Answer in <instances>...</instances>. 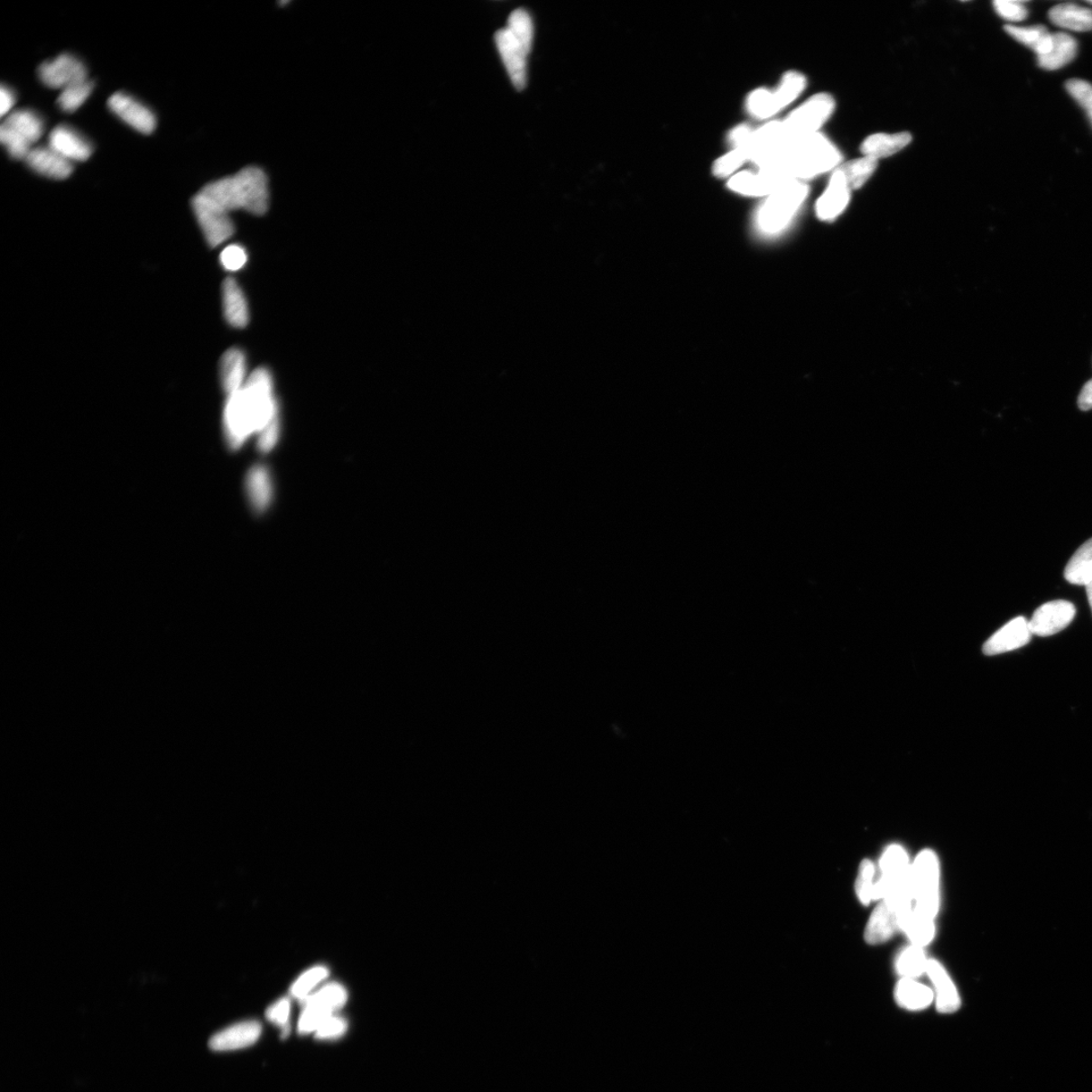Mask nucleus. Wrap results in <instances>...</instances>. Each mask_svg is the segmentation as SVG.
I'll list each match as a JSON object with an SVG mask.
<instances>
[{
	"instance_id": "28",
	"label": "nucleus",
	"mask_w": 1092,
	"mask_h": 1092,
	"mask_svg": "<svg viewBox=\"0 0 1092 1092\" xmlns=\"http://www.w3.org/2000/svg\"><path fill=\"white\" fill-rule=\"evenodd\" d=\"M1077 52V41L1067 33L1057 32L1053 35L1052 46L1049 52L1038 57V62L1041 69L1057 70L1070 63Z\"/></svg>"
},
{
	"instance_id": "17",
	"label": "nucleus",
	"mask_w": 1092,
	"mask_h": 1092,
	"mask_svg": "<svg viewBox=\"0 0 1092 1092\" xmlns=\"http://www.w3.org/2000/svg\"><path fill=\"white\" fill-rule=\"evenodd\" d=\"M49 146L67 161L86 162L92 154L90 142L69 125H57L49 136Z\"/></svg>"
},
{
	"instance_id": "2",
	"label": "nucleus",
	"mask_w": 1092,
	"mask_h": 1092,
	"mask_svg": "<svg viewBox=\"0 0 1092 1092\" xmlns=\"http://www.w3.org/2000/svg\"><path fill=\"white\" fill-rule=\"evenodd\" d=\"M841 159V153L833 143L818 133L791 143L754 166L758 171H770L787 181H803L835 171Z\"/></svg>"
},
{
	"instance_id": "49",
	"label": "nucleus",
	"mask_w": 1092,
	"mask_h": 1092,
	"mask_svg": "<svg viewBox=\"0 0 1092 1092\" xmlns=\"http://www.w3.org/2000/svg\"><path fill=\"white\" fill-rule=\"evenodd\" d=\"M753 131L754 130L747 125H737L736 128L729 133L728 141L730 144L734 146V148L739 147L743 145L747 139H749Z\"/></svg>"
},
{
	"instance_id": "31",
	"label": "nucleus",
	"mask_w": 1092,
	"mask_h": 1092,
	"mask_svg": "<svg viewBox=\"0 0 1092 1092\" xmlns=\"http://www.w3.org/2000/svg\"><path fill=\"white\" fill-rule=\"evenodd\" d=\"M246 486L252 506L258 512L264 511L271 503L273 495L271 477L267 469L262 466L252 468L247 477Z\"/></svg>"
},
{
	"instance_id": "46",
	"label": "nucleus",
	"mask_w": 1092,
	"mask_h": 1092,
	"mask_svg": "<svg viewBox=\"0 0 1092 1092\" xmlns=\"http://www.w3.org/2000/svg\"><path fill=\"white\" fill-rule=\"evenodd\" d=\"M291 1013V1003L288 998H282L273 1004L266 1012L267 1019L282 1029L288 1028Z\"/></svg>"
},
{
	"instance_id": "9",
	"label": "nucleus",
	"mask_w": 1092,
	"mask_h": 1092,
	"mask_svg": "<svg viewBox=\"0 0 1092 1092\" xmlns=\"http://www.w3.org/2000/svg\"><path fill=\"white\" fill-rule=\"evenodd\" d=\"M39 77L46 87L61 90L88 79L87 67L79 58L70 54H62L54 60L42 64Z\"/></svg>"
},
{
	"instance_id": "36",
	"label": "nucleus",
	"mask_w": 1092,
	"mask_h": 1092,
	"mask_svg": "<svg viewBox=\"0 0 1092 1092\" xmlns=\"http://www.w3.org/2000/svg\"><path fill=\"white\" fill-rule=\"evenodd\" d=\"M95 84L90 80H84L73 84L69 88L61 90L60 96L58 98V106L66 113H73L87 102L88 98L94 90Z\"/></svg>"
},
{
	"instance_id": "15",
	"label": "nucleus",
	"mask_w": 1092,
	"mask_h": 1092,
	"mask_svg": "<svg viewBox=\"0 0 1092 1092\" xmlns=\"http://www.w3.org/2000/svg\"><path fill=\"white\" fill-rule=\"evenodd\" d=\"M852 190L841 171L836 168L831 174L827 190L817 201L816 212L822 221L835 220L841 215L851 199Z\"/></svg>"
},
{
	"instance_id": "25",
	"label": "nucleus",
	"mask_w": 1092,
	"mask_h": 1092,
	"mask_svg": "<svg viewBox=\"0 0 1092 1092\" xmlns=\"http://www.w3.org/2000/svg\"><path fill=\"white\" fill-rule=\"evenodd\" d=\"M223 310L227 322L234 328H245L249 322V310L245 292L236 281L229 277L223 283Z\"/></svg>"
},
{
	"instance_id": "10",
	"label": "nucleus",
	"mask_w": 1092,
	"mask_h": 1092,
	"mask_svg": "<svg viewBox=\"0 0 1092 1092\" xmlns=\"http://www.w3.org/2000/svg\"><path fill=\"white\" fill-rule=\"evenodd\" d=\"M1074 605L1069 601L1048 602L1036 610L1029 621L1032 634L1051 636L1062 632L1075 617Z\"/></svg>"
},
{
	"instance_id": "29",
	"label": "nucleus",
	"mask_w": 1092,
	"mask_h": 1092,
	"mask_svg": "<svg viewBox=\"0 0 1092 1092\" xmlns=\"http://www.w3.org/2000/svg\"><path fill=\"white\" fill-rule=\"evenodd\" d=\"M929 960L925 948L911 944L896 956L894 968L901 978L918 980L925 974L927 976Z\"/></svg>"
},
{
	"instance_id": "47",
	"label": "nucleus",
	"mask_w": 1092,
	"mask_h": 1092,
	"mask_svg": "<svg viewBox=\"0 0 1092 1092\" xmlns=\"http://www.w3.org/2000/svg\"><path fill=\"white\" fill-rule=\"evenodd\" d=\"M258 440L259 449L264 452H268L273 449L280 435V419H276L272 424L268 425L263 432H260Z\"/></svg>"
},
{
	"instance_id": "7",
	"label": "nucleus",
	"mask_w": 1092,
	"mask_h": 1092,
	"mask_svg": "<svg viewBox=\"0 0 1092 1092\" xmlns=\"http://www.w3.org/2000/svg\"><path fill=\"white\" fill-rule=\"evenodd\" d=\"M805 87L806 79L802 73L787 72L774 91L760 88L751 92L745 103L747 112L755 119H770L792 104L802 94Z\"/></svg>"
},
{
	"instance_id": "45",
	"label": "nucleus",
	"mask_w": 1092,
	"mask_h": 1092,
	"mask_svg": "<svg viewBox=\"0 0 1092 1092\" xmlns=\"http://www.w3.org/2000/svg\"><path fill=\"white\" fill-rule=\"evenodd\" d=\"M347 1031V1021L334 1014L329 1019H327L315 1032L316 1038L319 1040H330L340 1038L346 1034Z\"/></svg>"
},
{
	"instance_id": "30",
	"label": "nucleus",
	"mask_w": 1092,
	"mask_h": 1092,
	"mask_svg": "<svg viewBox=\"0 0 1092 1092\" xmlns=\"http://www.w3.org/2000/svg\"><path fill=\"white\" fill-rule=\"evenodd\" d=\"M4 123L27 139L32 145L40 140L45 130L43 119L31 109L14 111L5 117Z\"/></svg>"
},
{
	"instance_id": "8",
	"label": "nucleus",
	"mask_w": 1092,
	"mask_h": 1092,
	"mask_svg": "<svg viewBox=\"0 0 1092 1092\" xmlns=\"http://www.w3.org/2000/svg\"><path fill=\"white\" fill-rule=\"evenodd\" d=\"M191 205L209 246L217 247L233 236L235 227L230 215L217 207L203 193L199 192L192 199Z\"/></svg>"
},
{
	"instance_id": "34",
	"label": "nucleus",
	"mask_w": 1092,
	"mask_h": 1092,
	"mask_svg": "<svg viewBox=\"0 0 1092 1092\" xmlns=\"http://www.w3.org/2000/svg\"><path fill=\"white\" fill-rule=\"evenodd\" d=\"M347 991L339 983H329L310 995L304 1001V1005L315 1006L318 1009L334 1013L347 1002Z\"/></svg>"
},
{
	"instance_id": "26",
	"label": "nucleus",
	"mask_w": 1092,
	"mask_h": 1092,
	"mask_svg": "<svg viewBox=\"0 0 1092 1092\" xmlns=\"http://www.w3.org/2000/svg\"><path fill=\"white\" fill-rule=\"evenodd\" d=\"M220 377L224 391L228 396L240 391L246 383V356L238 348H231L222 356Z\"/></svg>"
},
{
	"instance_id": "1",
	"label": "nucleus",
	"mask_w": 1092,
	"mask_h": 1092,
	"mask_svg": "<svg viewBox=\"0 0 1092 1092\" xmlns=\"http://www.w3.org/2000/svg\"><path fill=\"white\" fill-rule=\"evenodd\" d=\"M279 419V406L273 396V376L266 368H257L243 388L228 396L224 411V426L229 445L238 449L252 434L263 432Z\"/></svg>"
},
{
	"instance_id": "42",
	"label": "nucleus",
	"mask_w": 1092,
	"mask_h": 1092,
	"mask_svg": "<svg viewBox=\"0 0 1092 1092\" xmlns=\"http://www.w3.org/2000/svg\"><path fill=\"white\" fill-rule=\"evenodd\" d=\"M1066 89L1089 115L1092 114V84L1081 79H1071L1066 83Z\"/></svg>"
},
{
	"instance_id": "38",
	"label": "nucleus",
	"mask_w": 1092,
	"mask_h": 1092,
	"mask_svg": "<svg viewBox=\"0 0 1092 1092\" xmlns=\"http://www.w3.org/2000/svg\"><path fill=\"white\" fill-rule=\"evenodd\" d=\"M876 866L870 859H864L856 880L855 892L859 902L868 906L873 902V887L876 881Z\"/></svg>"
},
{
	"instance_id": "41",
	"label": "nucleus",
	"mask_w": 1092,
	"mask_h": 1092,
	"mask_svg": "<svg viewBox=\"0 0 1092 1092\" xmlns=\"http://www.w3.org/2000/svg\"><path fill=\"white\" fill-rule=\"evenodd\" d=\"M332 1015L334 1013L318 1009V1007L304 1005V1012L301 1015L298 1026L300 1034L305 1035L316 1032Z\"/></svg>"
},
{
	"instance_id": "40",
	"label": "nucleus",
	"mask_w": 1092,
	"mask_h": 1092,
	"mask_svg": "<svg viewBox=\"0 0 1092 1092\" xmlns=\"http://www.w3.org/2000/svg\"><path fill=\"white\" fill-rule=\"evenodd\" d=\"M0 140L7 153L14 159H23L24 161L33 148L27 139L22 137L5 123L0 127Z\"/></svg>"
},
{
	"instance_id": "35",
	"label": "nucleus",
	"mask_w": 1092,
	"mask_h": 1092,
	"mask_svg": "<svg viewBox=\"0 0 1092 1092\" xmlns=\"http://www.w3.org/2000/svg\"><path fill=\"white\" fill-rule=\"evenodd\" d=\"M878 162L868 156L854 159L841 166H838V170L841 171L844 178L852 190L861 189L866 183L874 172L876 171Z\"/></svg>"
},
{
	"instance_id": "13",
	"label": "nucleus",
	"mask_w": 1092,
	"mask_h": 1092,
	"mask_svg": "<svg viewBox=\"0 0 1092 1092\" xmlns=\"http://www.w3.org/2000/svg\"><path fill=\"white\" fill-rule=\"evenodd\" d=\"M927 976L930 979L932 991L935 994L937 1010L942 1013H953L960 1009L961 998L950 974L943 964L936 959H930Z\"/></svg>"
},
{
	"instance_id": "23",
	"label": "nucleus",
	"mask_w": 1092,
	"mask_h": 1092,
	"mask_svg": "<svg viewBox=\"0 0 1092 1092\" xmlns=\"http://www.w3.org/2000/svg\"><path fill=\"white\" fill-rule=\"evenodd\" d=\"M894 998L902 1009L919 1012L928 1009L935 1002V994L932 988L917 979L901 978L894 989Z\"/></svg>"
},
{
	"instance_id": "6",
	"label": "nucleus",
	"mask_w": 1092,
	"mask_h": 1092,
	"mask_svg": "<svg viewBox=\"0 0 1092 1092\" xmlns=\"http://www.w3.org/2000/svg\"><path fill=\"white\" fill-rule=\"evenodd\" d=\"M836 108L835 98L821 92L806 100L781 122V149L791 143L818 134ZM778 150V151H779ZM777 151V153H778Z\"/></svg>"
},
{
	"instance_id": "16",
	"label": "nucleus",
	"mask_w": 1092,
	"mask_h": 1092,
	"mask_svg": "<svg viewBox=\"0 0 1092 1092\" xmlns=\"http://www.w3.org/2000/svg\"><path fill=\"white\" fill-rule=\"evenodd\" d=\"M912 863L909 853L902 846L893 844L885 848L880 856V876L877 879L884 885L886 893L893 886L911 879Z\"/></svg>"
},
{
	"instance_id": "19",
	"label": "nucleus",
	"mask_w": 1092,
	"mask_h": 1092,
	"mask_svg": "<svg viewBox=\"0 0 1092 1092\" xmlns=\"http://www.w3.org/2000/svg\"><path fill=\"white\" fill-rule=\"evenodd\" d=\"M789 181L780 176L764 171H742L732 176L727 187L739 195L749 197H768L783 184Z\"/></svg>"
},
{
	"instance_id": "50",
	"label": "nucleus",
	"mask_w": 1092,
	"mask_h": 1092,
	"mask_svg": "<svg viewBox=\"0 0 1092 1092\" xmlns=\"http://www.w3.org/2000/svg\"><path fill=\"white\" fill-rule=\"evenodd\" d=\"M1078 407L1085 412L1092 409V379L1083 385L1078 397Z\"/></svg>"
},
{
	"instance_id": "53",
	"label": "nucleus",
	"mask_w": 1092,
	"mask_h": 1092,
	"mask_svg": "<svg viewBox=\"0 0 1092 1092\" xmlns=\"http://www.w3.org/2000/svg\"><path fill=\"white\" fill-rule=\"evenodd\" d=\"M1090 116H1091V117H1092V114H1090Z\"/></svg>"
},
{
	"instance_id": "51",
	"label": "nucleus",
	"mask_w": 1092,
	"mask_h": 1092,
	"mask_svg": "<svg viewBox=\"0 0 1092 1092\" xmlns=\"http://www.w3.org/2000/svg\"><path fill=\"white\" fill-rule=\"evenodd\" d=\"M1086 587H1087L1088 602H1089V605H1090V607L1092 610V581Z\"/></svg>"
},
{
	"instance_id": "32",
	"label": "nucleus",
	"mask_w": 1092,
	"mask_h": 1092,
	"mask_svg": "<svg viewBox=\"0 0 1092 1092\" xmlns=\"http://www.w3.org/2000/svg\"><path fill=\"white\" fill-rule=\"evenodd\" d=\"M1065 578L1071 584L1087 586L1092 581V539L1075 551L1067 564Z\"/></svg>"
},
{
	"instance_id": "27",
	"label": "nucleus",
	"mask_w": 1092,
	"mask_h": 1092,
	"mask_svg": "<svg viewBox=\"0 0 1092 1092\" xmlns=\"http://www.w3.org/2000/svg\"><path fill=\"white\" fill-rule=\"evenodd\" d=\"M1049 18L1058 27L1077 32L1092 30V11L1073 4L1056 5L1049 13Z\"/></svg>"
},
{
	"instance_id": "14",
	"label": "nucleus",
	"mask_w": 1092,
	"mask_h": 1092,
	"mask_svg": "<svg viewBox=\"0 0 1092 1092\" xmlns=\"http://www.w3.org/2000/svg\"><path fill=\"white\" fill-rule=\"evenodd\" d=\"M1031 636L1029 621L1024 617H1016L987 640L983 645V652L996 655L1018 650L1030 642Z\"/></svg>"
},
{
	"instance_id": "5",
	"label": "nucleus",
	"mask_w": 1092,
	"mask_h": 1092,
	"mask_svg": "<svg viewBox=\"0 0 1092 1092\" xmlns=\"http://www.w3.org/2000/svg\"><path fill=\"white\" fill-rule=\"evenodd\" d=\"M914 911L936 920L940 907V864L931 848H925L912 863Z\"/></svg>"
},
{
	"instance_id": "21",
	"label": "nucleus",
	"mask_w": 1092,
	"mask_h": 1092,
	"mask_svg": "<svg viewBox=\"0 0 1092 1092\" xmlns=\"http://www.w3.org/2000/svg\"><path fill=\"white\" fill-rule=\"evenodd\" d=\"M912 136L909 132L878 133L865 139L860 150L863 156H868L879 162L880 159L893 156L911 144Z\"/></svg>"
},
{
	"instance_id": "22",
	"label": "nucleus",
	"mask_w": 1092,
	"mask_h": 1092,
	"mask_svg": "<svg viewBox=\"0 0 1092 1092\" xmlns=\"http://www.w3.org/2000/svg\"><path fill=\"white\" fill-rule=\"evenodd\" d=\"M897 930L896 914L881 901L870 915L864 939L868 945L878 946L892 939Z\"/></svg>"
},
{
	"instance_id": "11",
	"label": "nucleus",
	"mask_w": 1092,
	"mask_h": 1092,
	"mask_svg": "<svg viewBox=\"0 0 1092 1092\" xmlns=\"http://www.w3.org/2000/svg\"><path fill=\"white\" fill-rule=\"evenodd\" d=\"M107 105L113 114L134 130L145 134V135H149L155 130L157 123L155 115L135 97L125 94V92H116L109 97Z\"/></svg>"
},
{
	"instance_id": "20",
	"label": "nucleus",
	"mask_w": 1092,
	"mask_h": 1092,
	"mask_svg": "<svg viewBox=\"0 0 1092 1092\" xmlns=\"http://www.w3.org/2000/svg\"><path fill=\"white\" fill-rule=\"evenodd\" d=\"M33 171L48 179L65 180L73 171V164L48 146L33 147L24 159Z\"/></svg>"
},
{
	"instance_id": "48",
	"label": "nucleus",
	"mask_w": 1092,
	"mask_h": 1092,
	"mask_svg": "<svg viewBox=\"0 0 1092 1092\" xmlns=\"http://www.w3.org/2000/svg\"><path fill=\"white\" fill-rule=\"evenodd\" d=\"M14 104V92L10 88L3 86L2 89H0V114H2L3 116H7L13 113L12 111Z\"/></svg>"
},
{
	"instance_id": "43",
	"label": "nucleus",
	"mask_w": 1092,
	"mask_h": 1092,
	"mask_svg": "<svg viewBox=\"0 0 1092 1092\" xmlns=\"http://www.w3.org/2000/svg\"><path fill=\"white\" fill-rule=\"evenodd\" d=\"M995 12L1003 19L1010 22H1021L1027 18L1028 11L1021 2L1013 0H996L994 3Z\"/></svg>"
},
{
	"instance_id": "24",
	"label": "nucleus",
	"mask_w": 1092,
	"mask_h": 1092,
	"mask_svg": "<svg viewBox=\"0 0 1092 1092\" xmlns=\"http://www.w3.org/2000/svg\"><path fill=\"white\" fill-rule=\"evenodd\" d=\"M896 918L898 930L903 932L912 945L926 948L935 939L936 920L915 912L914 907Z\"/></svg>"
},
{
	"instance_id": "33",
	"label": "nucleus",
	"mask_w": 1092,
	"mask_h": 1092,
	"mask_svg": "<svg viewBox=\"0 0 1092 1092\" xmlns=\"http://www.w3.org/2000/svg\"><path fill=\"white\" fill-rule=\"evenodd\" d=\"M1004 30L1020 43L1034 50L1038 57L1047 54L1052 46L1053 35L1043 26L1031 28L1006 26Z\"/></svg>"
},
{
	"instance_id": "37",
	"label": "nucleus",
	"mask_w": 1092,
	"mask_h": 1092,
	"mask_svg": "<svg viewBox=\"0 0 1092 1092\" xmlns=\"http://www.w3.org/2000/svg\"><path fill=\"white\" fill-rule=\"evenodd\" d=\"M329 976V971L324 966H315V967L302 973L301 976L293 983L291 993L293 997L305 1001L307 997L312 995V991Z\"/></svg>"
},
{
	"instance_id": "39",
	"label": "nucleus",
	"mask_w": 1092,
	"mask_h": 1092,
	"mask_svg": "<svg viewBox=\"0 0 1092 1092\" xmlns=\"http://www.w3.org/2000/svg\"><path fill=\"white\" fill-rule=\"evenodd\" d=\"M507 29L521 44L531 51L533 41V24L531 15L525 10L518 8L510 14Z\"/></svg>"
},
{
	"instance_id": "3",
	"label": "nucleus",
	"mask_w": 1092,
	"mask_h": 1092,
	"mask_svg": "<svg viewBox=\"0 0 1092 1092\" xmlns=\"http://www.w3.org/2000/svg\"><path fill=\"white\" fill-rule=\"evenodd\" d=\"M199 192L224 212L230 215L237 209L263 216L270 206V190L265 172L249 166L238 173L213 181Z\"/></svg>"
},
{
	"instance_id": "4",
	"label": "nucleus",
	"mask_w": 1092,
	"mask_h": 1092,
	"mask_svg": "<svg viewBox=\"0 0 1092 1092\" xmlns=\"http://www.w3.org/2000/svg\"><path fill=\"white\" fill-rule=\"evenodd\" d=\"M809 196L803 181L792 180L769 195L755 215V228L764 236H774L792 221Z\"/></svg>"
},
{
	"instance_id": "52",
	"label": "nucleus",
	"mask_w": 1092,
	"mask_h": 1092,
	"mask_svg": "<svg viewBox=\"0 0 1092 1092\" xmlns=\"http://www.w3.org/2000/svg\"><path fill=\"white\" fill-rule=\"evenodd\" d=\"M1089 4L1092 5V2H1090Z\"/></svg>"
},
{
	"instance_id": "12",
	"label": "nucleus",
	"mask_w": 1092,
	"mask_h": 1092,
	"mask_svg": "<svg viewBox=\"0 0 1092 1092\" xmlns=\"http://www.w3.org/2000/svg\"><path fill=\"white\" fill-rule=\"evenodd\" d=\"M495 42L512 83L518 90L523 89L527 79L526 58L531 51L507 28L495 33Z\"/></svg>"
},
{
	"instance_id": "18",
	"label": "nucleus",
	"mask_w": 1092,
	"mask_h": 1092,
	"mask_svg": "<svg viewBox=\"0 0 1092 1092\" xmlns=\"http://www.w3.org/2000/svg\"><path fill=\"white\" fill-rule=\"evenodd\" d=\"M262 1024L258 1022H243L217 1032L209 1039L208 1046L217 1052L233 1051L254 1045L262 1035Z\"/></svg>"
},
{
	"instance_id": "44",
	"label": "nucleus",
	"mask_w": 1092,
	"mask_h": 1092,
	"mask_svg": "<svg viewBox=\"0 0 1092 1092\" xmlns=\"http://www.w3.org/2000/svg\"><path fill=\"white\" fill-rule=\"evenodd\" d=\"M220 259L225 270L237 272L245 265L247 254L245 248L239 245H230L224 249Z\"/></svg>"
}]
</instances>
